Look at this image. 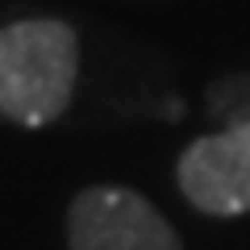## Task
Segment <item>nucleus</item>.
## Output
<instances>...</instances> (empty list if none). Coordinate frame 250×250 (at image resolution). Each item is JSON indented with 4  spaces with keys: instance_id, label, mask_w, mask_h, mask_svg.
Instances as JSON below:
<instances>
[{
    "instance_id": "nucleus-1",
    "label": "nucleus",
    "mask_w": 250,
    "mask_h": 250,
    "mask_svg": "<svg viewBox=\"0 0 250 250\" xmlns=\"http://www.w3.org/2000/svg\"><path fill=\"white\" fill-rule=\"evenodd\" d=\"M80 80V38L59 17H25L0 29V117L21 129L59 121Z\"/></svg>"
},
{
    "instance_id": "nucleus-2",
    "label": "nucleus",
    "mask_w": 250,
    "mask_h": 250,
    "mask_svg": "<svg viewBox=\"0 0 250 250\" xmlns=\"http://www.w3.org/2000/svg\"><path fill=\"white\" fill-rule=\"evenodd\" d=\"M71 250H184L175 225L134 188H83L67 208Z\"/></svg>"
},
{
    "instance_id": "nucleus-3",
    "label": "nucleus",
    "mask_w": 250,
    "mask_h": 250,
    "mask_svg": "<svg viewBox=\"0 0 250 250\" xmlns=\"http://www.w3.org/2000/svg\"><path fill=\"white\" fill-rule=\"evenodd\" d=\"M179 192L208 217L250 213V121L205 134L179 154Z\"/></svg>"
}]
</instances>
